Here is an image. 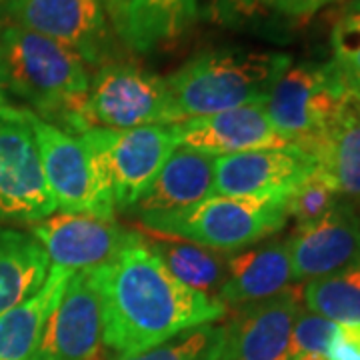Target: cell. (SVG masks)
I'll return each instance as SVG.
<instances>
[{
    "label": "cell",
    "mask_w": 360,
    "mask_h": 360,
    "mask_svg": "<svg viewBox=\"0 0 360 360\" xmlns=\"http://www.w3.org/2000/svg\"><path fill=\"white\" fill-rule=\"evenodd\" d=\"M92 272L103 307V342L118 356L144 352L226 314L219 298L176 281L146 246L144 236Z\"/></svg>",
    "instance_id": "cell-1"
},
{
    "label": "cell",
    "mask_w": 360,
    "mask_h": 360,
    "mask_svg": "<svg viewBox=\"0 0 360 360\" xmlns=\"http://www.w3.org/2000/svg\"><path fill=\"white\" fill-rule=\"evenodd\" d=\"M0 72L8 96H16L42 120L75 132L92 78L77 52L22 26L2 22Z\"/></svg>",
    "instance_id": "cell-2"
},
{
    "label": "cell",
    "mask_w": 360,
    "mask_h": 360,
    "mask_svg": "<svg viewBox=\"0 0 360 360\" xmlns=\"http://www.w3.org/2000/svg\"><path fill=\"white\" fill-rule=\"evenodd\" d=\"M292 66L283 52L206 51L165 77L182 120L264 103L276 80Z\"/></svg>",
    "instance_id": "cell-3"
},
{
    "label": "cell",
    "mask_w": 360,
    "mask_h": 360,
    "mask_svg": "<svg viewBox=\"0 0 360 360\" xmlns=\"http://www.w3.org/2000/svg\"><path fill=\"white\" fill-rule=\"evenodd\" d=\"M286 220L283 198L212 194L179 212L141 217V224L155 234L176 236L219 252H234L281 232Z\"/></svg>",
    "instance_id": "cell-4"
},
{
    "label": "cell",
    "mask_w": 360,
    "mask_h": 360,
    "mask_svg": "<svg viewBox=\"0 0 360 360\" xmlns=\"http://www.w3.org/2000/svg\"><path fill=\"white\" fill-rule=\"evenodd\" d=\"M350 92V84L335 63H304L290 66L276 80L264 101V110L284 141L316 160Z\"/></svg>",
    "instance_id": "cell-5"
},
{
    "label": "cell",
    "mask_w": 360,
    "mask_h": 360,
    "mask_svg": "<svg viewBox=\"0 0 360 360\" xmlns=\"http://www.w3.org/2000/svg\"><path fill=\"white\" fill-rule=\"evenodd\" d=\"M182 122L167 80L132 63H108L90 78L75 134L89 129L130 130Z\"/></svg>",
    "instance_id": "cell-6"
},
{
    "label": "cell",
    "mask_w": 360,
    "mask_h": 360,
    "mask_svg": "<svg viewBox=\"0 0 360 360\" xmlns=\"http://www.w3.org/2000/svg\"><path fill=\"white\" fill-rule=\"evenodd\" d=\"M116 210H130L179 146L174 124L78 132Z\"/></svg>",
    "instance_id": "cell-7"
},
{
    "label": "cell",
    "mask_w": 360,
    "mask_h": 360,
    "mask_svg": "<svg viewBox=\"0 0 360 360\" xmlns=\"http://www.w3.org/2000/svg\"><path fill=\"white\" fill-rule=\"evenodd\" d=\"M40 167L56 210L115 220V206L86 146L77 134L54 127L28 110Z\"/></svg>",
    "instance_id": "cell-8"
},
{
    "label": "cell",
    "mask_w": 360,
    "mask_h": 360,
    "mask_svg": "<svg viewBox=\"0 0 360 360\" xmlns=\"http://www.w3.org/2000/svg\"><path fill=\"white\" fill-rule=\"evenodd\" d=\"M4 18L65 44L89 66L116 60L118 34L101 0H6Z\"/></svg>",
    "instance_id": "cell-9"
},
{
    "label": "cell",
    "mask_w": 360,
    "mask_h": 360,
    "mask_svg": "<svg viewBox=\"0 0 360 360\" xmlns=\"http://www.w3.org/2000/svg\"><path fill=\"white\" fill-rule=\"evenodd\" d=\"M54 210L28 110L0 108V224H34Z\"/></svg>",
    "instance_id": "cell-10"
},
{
    "label": "cell",
    "mask_w": 360,
    "mask_h": 360,
    "mask_svg": "<svg viewBox=\"0 0 360 360\" xmlns=\"http://www.w3.org/2000/svg\"><path fill=\"white\" fill-rule=\"evenodd\" d=\"M30 234L49 255L51 264L72 270H94L112 262L142 236L115 220L86 214L52 212L30 226Z\"/></svg>",
    "instance_id": "cell-11"
},
{
    "label": "cell",
    "mask_w": 360,
    "mask_h": 360,
    "mask_svg": "<svg viewBox=\"0 0 360 360\" xmlns=\"http://www.w3.org/2000/svg\"><path fill=\"white\" fill-rule=\"evenodd\" d=\"M103 347V307L92 270H77L30 360H94Z\"/></svg>",
    "instance_id": "cell-12"
},
{
    "label": "cell",
    "mask_w": 360,
    "mask_h": 360,
    "mask_svg": "<svg viewBox=\"0 0 360 360\" xmlns=\"http://www.w3.org/2000/svg\"><path fill=\"white\" fill-rule=\"evenodd\" d=\"M316 168L319 162L292 144L219 156L214 165V194L286 200Z\"/></svg>",
    "instance_id": "cell-13"
},
{
    "label": "cell",
    "mask_w": 360,
    "mask_h": 360,
    "mask_svg": "<svg viewBox=\"0 0 360 360\" xmlns=\"http://www.w3.org/2000/svg\"><path fill=\"white\" fill-rule=\"evenodd\" d=\"M295 281H314L360 262V217L348 202L338 205L321 220L296 229L288 238Z\"/></svg>",
    "instance_id": "cell-14"
},
{
    "label": "cell",
    "mask_w": 360,
    "mask_h": 360,
    "mask_svg": "<svg viewBox=\"0 0 360 360\" xmlns=\"http://www.w3.org/2000/svg\"><path fill=\"white\" fill-rule=\"evenodd\" d=\"M174 130L179 146L214 158L290 146L272 127L264 103L248 104L219 115L186 118L176 122Z\"/></svg>",
    "instance_id": "cell-15"
},
{
    "label": "cell",
    "mask_w": 360,
    "mask_h": 360,
    "mask_svg": "<svg viewBox=\"0 0 360 360\" xmlns=\"http://www.w3.org/2000/svg\"><path fill=\"white\" fill-rule=\"evenodd\" d=\"M300 310L296 288L236 309L224 326L226 360H290V335Z\"/></svg>",
    "instance_id": "cell-16"
},
{
    "label": "cell",
    "mask_w": 360,
    "mask_h": 360,
    "mask_svg": "<svg viewBox=\"0 0 360 360\" xmlns=\"http://www.w3.org/2000/svg\"><path fill=\"white\" fill-rule=\"evenodd\" d=\"M292 283L288 238L272 240L226 257V283L219 300L226 309H240L283 295Z\"/></svg>",
    "instance_id": "cell-17"
},
{
    "label": "cell",
    "mask_w": 360,
    "mask_h": 360,
    "mask_svg": "<svg viewBox=\"0 0 360 360\" xmlns=\"http://www.w3.org/2000/svg\"><path fill=\"white\" fill-rule=\"evenodd\" d=\"M214 156L176 146L130 212L141 219L179 212L202 202L214 194Z\"/></svg>",
    "instance_id": "cell-18"
},
{
    "label": "cell",
    "mask_w": 360,
    "mask_h": 360,
    "mask_svg": "<svg viewBox=\"0 0 360 360\" xmlns=\"http://www.w3.org/2000/svg\"><path fill=\"white\" fill-rule=\"evenodd\" d=\"M75 272L51 264L44 284L20 304L0 314V360H30L44 326Z\"/></svg>",
    "instance_id": "cell-19"
},
{
    "label": "cell",
    "mask_w": 360,
    "mask_h": 360,
    "mask_svg": "<svg viewBox=\"0 0 360 360\" xmlns=\"http://www.w3.org/2000/svg\"><path fill=\"white\" fill-rule=\"evenodd\" d=\"M196 14L198 0H130L118 39L130 51L146 54L179 40Z\"/></svg>",
    "instance_id": "cell-20"
},
{
    "label": "cell",
    "mask_w": 360,
    "mask_h": 360,
    "mask_svg": "<svg viewBox=\"0 0 360 360\" xmlns=\"http://www.w3.org/2000/svg\"><path fill=\"white\" fill-rule=\"evenodd\" d=\"M51 260L32 234L0 229V314L44 284Z\"/></svg>",
    "instance_id": "cell-21"
},
{
    "label": "cell",
    "mask_w": 360,
    "mask_h": 360,
    "mask_svg": "<svg viewBox=\"0 0 360 360\" xmlns=\"http://www.w3.org/2000/svg\"><path fill=\"white\" fill-rule=\"evenodd\" d=\"M150 234L144 243L176 281L200 295L219 298L220 288L226 283V257L222 252L176 236Z\"/></svg>",
    "instance_id": "cell-22"
},
{
    "label": "cell",
    "mask_w": 360,
    "mask_h": 360,
    "mask_svg": "<svg viewBox=\"0 0 360 360\" xmlns=\"http://www.w3.org/2000/svg\"><path fill=\"white\" fill-rule=\"evenodd\" d=\"M319 168L335 180L340 196L360 202V94L350 92L342 112L316 155Z\"/></svg>",
    "instance_id": "cell-23"
},
{
    "label": "cell",
    "mask_w": 360,
    "mask_h": 360,
    "mask_svg": "<svg viewBox=\"0 0 360 360\" xmlns=\"http://www.w3.org/2000/svg\"><path fill=\"white\" fill-rule=\"evenodd\" d=\"M302 300L307 310L335 324L360 322V262L330 276L309 281Z\"/></svg>",
    "instance_id": "cell-24"
},
{
    "label": "cell",
    "mask_w": 360,
    "mask_h": 360,
    "mask_svg": "<svg viewBox=\"0 0 360 360\" xmlns=\"http://www.w3.org/2000/svg\"><path fill=\"white\" fill-rule=\"evenodd\" d=\"M116 360H226V330L214 322L198 324L158 347Z\"/></svg>",
    "instance_id": "cell-25"
},
{
    "label": "cell",
    "mask_w": 360,
    "mask_h": 360,
    "mask_svg": "<svg viewBox=\"0 0 360 360\" xmlns=\"http://www.w3.org/2000/svg\"><path fill=\"white\" fill-rule=\"evenodd\" d=\"M340 202V193L335 180L322 168H316L295 193L286 198V212L296 220V226H309L326 217Z\"/></svg>",
    "instance_id": "cell-26"
},
{
    "label": "cell",
    "mask_w": 360,
    "mask_h": 360,
    "mask_svg": "<svg viewBox=\"0 0 360 360\" xmlns=\"http://www.w3.org/2000/svg\"><path fill=\"white\" fill-rule=\"evenodd\" d=\"M335 330V322L319 316L310 310H300L292 326V335H290V359L300 356V354L328 356V348L333 342Z\"/></svg>",
    "instance_id": "cell-27"
},
{
    "label": "cell",
    "mask_w": 360,
    "mask_h": 360,
    "mask_svg": "<svg viewBox=\"0 0 360 360\" xmlns=\"http://www.w3.org/2000/svg\"><path fill=\"white\" fill-rule=\"evenodd\" d=\"M333 51H335V65L338 68L347 66L360 52V13L348 11L333 30Z\"/></svg>",
    "instance_id": "cell-28"
},
{
    "label": "cell",
    "mask_w": 360,
    "mask_h": 360,
    "mask_svg": "<svg viewBox=\"0 0 360 360\" xmlns=\"http://www.w3.org/2000/svg\"><path fill=\"white\" fill-rule=\"evenodd\" d=\"M328 360H360V322L336 324Z\"/></svg>",
    "instance_id": "cell-29"
},
{
    "label": "cell",
    "mask_w": 360,
    "mask_h": 360,
    "mask_svg": "<svg viewBox=\"0 0 360 360\" xmlns=\"http://www.w3.org/2000/svg\"><path fill=\"white\" fill-rule=\"evenodd\" d=\"M328 2H333V0H257V4H262L266 8H272L276 13L292 16V18L312 16Z\"/></svg>",
    "instance_id": "cell-30"
},
{
    "label": "cell",
    "mask_w": 360,
    "mask_h": 360,
    "mask_svg": "<svg viewBox=\"0 0 360 360\" xmlns=\"http://www.w3.org/2000/svg\"><path fill=\"white\" fill-rule=\"evenodd\" d=\"M101 2H103L104 11L108 14L110 22L115 26V32L118 34L120 28H122V20H124V14H127L130 0H101Z\"/></svg>",
    "instance_id": "cell-31"
},
{
    "label": "cell",
    "mask_w": 360,
    "mask_h": 360,
    "mask_svg": "<svg viewBox=\"0 0 360 360\" xmlns=\"http://www.w3.org/2000/svg\"><path fill=\"white\" fill-rule=\"evenodd\" d=\"M342 72V77L347 78L348 84H354V82H360V52L348 63L347 66L338 68Z\"/></svg>",
    "instance_id": "cell-32"
},
{
    "label": "cell",
    "mask_w": 360,
    "mask_h": 360,
    "mask_svg": "<svg viewBox=\"0 0 360 360\" xmlns=\"http://www.w3.org/2000/svg\"><path fill=\"white\" fill-rule=\"evenodd\" d=\"M2 25V22H0ZM6 106H13L11 98H8V92L4 89V82H2V72H0V108H6Z\"/></svg>",
    "instance_id": "cell-33"
},
{
    "label": "cell",
    "mask_w": 360,
    "mask_h": 360,
    "mask_svg": "<svg viewBox=\"0 0 360 360\" xmlns=\"http://www.w3.org/2000/svg\"><path fill=\"white\" fill-rule=\"evenodd\" d=\"M348 11H359L360 13V0H352V2L348 4Z\"/></svg>",
    "instance_id": "cell-34"
},
{
    "label": "cell",
    "mask_w": 360,
    "mask_h": 360,
    "mask_svg": "<svg viewBox=\"0 0 360 360\" xmlns=\"http://www.w3.org/2000/svg\"><path fill=\"white\" fill-rule=\"evenodd\" d=\"M234 2H238V4H243V6H250V4H257V0H234Z\"/></svg>",
    "instance_id": "cell-35"
},
{
    "label": "cell",
    "mask_w": 360,
    "mask_h": 360,
    "mask_svg": "<svg viewBox=\"0 0 360 360\" xmlns=\"http://www.w3.org/2000/svg\"><path fill=\"white\" fill-rule=\"evenodd\" d=\"M350 89L356 90V92H359V94H360V82H354V84H350Z\"/></svg>",
    "instance_id": "cell-36"
},
{
    "label": "cell",
    "mask_w": 360,
    "mask_h": 360,
    "mask_svg": "<svg viewBox=\"0 0 360 360\" xmlns=\"http://www.w3.org/2000/svg\"><path fill=\"white\" fill-rule=\"evenodd\" d=\"M2 2H4V0H0V4H2Z\"/></svg>",
    "instance_id": "cell-37"
}]
</instances>
